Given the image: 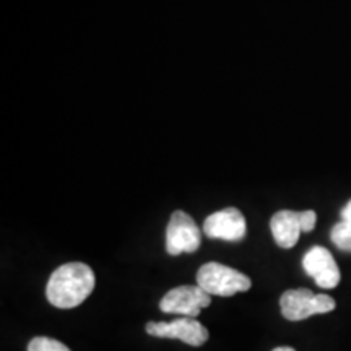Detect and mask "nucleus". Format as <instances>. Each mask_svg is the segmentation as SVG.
<instances>
[{
	"label": "nucleus",
	"instance_id": "f257e3e1",
	"mask_svg": "<svg viewBox=\"0 0 351 351\" xmlns=\"http://www.w3.org/2000/svg\"><path fill=\"white\" fill-rule=\"evenodd\" d=\"M95 283V274L90 265L83 262L64 263L54 270L47 282V301L59 309H72L93 293Z\"/></svg>",
	"mask_w": 351,
	"mask_h": 351
},
{
	"label": "nucleus",
	"instance_id": "f03ea898",
	"mask_svg": "<svg viewBox=\"0 0 351 351\" xmlns=\"http://www.w3.org/2000/svg\"><path fill=\"white\" fill-rule=\"evenodd\" d=\"M197 285L212 296L231 298L236 293L251 289L252 282L247 275L241 274L239 270L218 262H208L197 271Z\"/></svg>",
	"mask_w": 351,
	"mask_h": 351
},
{
	"label": "nucleus",
	"instance_id": "7ed1b4c3",
	"mask_svg": "<svg viewBox=\"0 0 351 351\" xmlns=\"http://www.w3.org/2000/svg\"><path fill=\"white\" fill-rule=\"evenodd\" d=\"M335 301L327 295H314L311 289H288L280 298V307L285 319L304 320L314 314H327L335 309Z\"/></svg>",
	"mask_w": 351,
	"mask_h": 351
},
{
	"label": "nucleus",
	"instance_id": "20e7f679",
	"mask_svg": "<svg viewBox=\"0 0 351 351\" xmlns=\"http://www.w3.org/2000/svg\"><path fill=\"white\" fill-rule=\"evenodd\" d=\"M202 244V231L191 215L176 210L166 228V252L179 256L182 252H195Z\"/></svg>",
	"mask_w": 351,
	"mask_h": 351
},
{
	"label": "nucleus",
	"instance_id": "39448f33",
	"mask_svg": "<svg viewBox=\"0 0 351 351\" xmlns=\"http://www.w3.org/2000/svg\"><path fill=\"white\" fill-rule=\"evenodd\" d=\"M212 304V295L204 288L182 285L166 293L160 301V309L166 314H181L186 317H197L202 309Z\"/></svg>",
	"mask_w": 351,
	"mask_h": 351
},
{
	"label": "nucleus",
	"instance_id": "423d86ee",
	"mask_svg": "<svg viewBox=\"0 0 351 351\" xmlns=\"http://www.w3.org/2000/svg\"><path fill=\"white\" fill-rule=\"evenodd\" d=\"M147 333L158 339L181 340L191 346H202L207 343L210 333L195 317L176 319L173 322H148L145 327Z\"/></svg>",
	"mask_w": 351,
	"mask_h": 351
},
{
	"label": "nucleus",
	"instance_id": "0eeeda50",
	"mask_svg": "<svg viewBox=\"0 0 351 351\" xmlns=\"http://www.w3.org/2000/svg\"><path fill=\"white\" fill-rule=\"evenodd\" d=\"M302 267H304L307 275L313 276L317 287L326 289L339 287L341 278L340 269L328 249L314 245L302 258Z\"/></svg>",
	"mask_w": 351,
	"mask_h": 351
},
{
	"label": "nucleus",
	"instance_id": "6e6552de",
	"mask_svg": "<svg viewBox=\"0 0 351 351\" xmlns=\"http://www.w3.org/2000/svg\"><path fill=\"white\" fill-rule=\"evenodd\" d=\"M245 218L238 208L228 207L210 215L204 221V232L212 239L241 241L245 236Z\"/></svg>",
	"mask_w": 351,
	"mask_h": 351
},
{
	"label": "nucleus",
	"instance_id": "1a4fd4ad",
	"mask_svg": "<svg viewBox=\"0 0 351 351\" xmlns=\"http://www.w3.org/2000/svg\"><path fill=\"white\" fill-rule=\"evenodd\" d=\"M301 212H293V210H280L270 219V230L274 234L276 245L282 249L295 247L301 230Z\"/></svg>",
	"mask_w": 351,
	"mask_h": 351
},
{
	"label": "nucleus",
	"instance_id": "9d476101",
	"mask_svg": "<svg viewBox=\"0 0 351 351\" xmlns=\"http://www.w3.org/2000/svg\"><path fill=\"white\" fill-rule=\"evenodd\" d=\"M330 239L341 251L351 252V225L345 221L337 223L330 231Z\"/></svg>",
	"mask_w": 351,
	"mask_h": 351
},
{
	"label": "nucleus",
	"instance_id": "9b49d317",
	"mask_svg": "<svg viewBox=\"0 0 351 351\" xmlns=\"http://www.w3.org/2000/svg\"><path fill=\"white\" fill-rule=\"evenodd\" d=\"M28 351H70L62 341L49 339V337H34L28 343Z\"/></svg>",
	"mask_w": 351,
	"mask_h": 351
},
{
	"label": "nucleus",
	"instance_id": "f8f14e48",
	"mask_svg": "<svg viewBox=\"0 0 351 351\" xmlns=\"http://www.w3.org/2000/svg\"><path fill=\"white\" fill-rule=\"evenodd\" d=\"M300 218H301L302 232H311L314 230L315 223H317V215H315L314 210H306V212H301Z\"/></svg>",
	"mask_w": 351,
	"mask_h": 351
},
{
	"label": "nucleus",
	"instance_id": "ddd939ff",
	"mask_svg": "<svg viewBox=\"0 0 351 351\" xmlns=\"http://www.w3.org/2000/svg\"><path fill=\"white\" fill-rule=\"evenodd\" d=\"M340 215H341V221H345V223H348V225H351V200L345 205Z\"/></svg>",
	"mask_w": 351,
	"mask_h": 351
},
{
	"label": "nucleus",
	"instance_id": "4468645a",
	"mask_svg": "<svg viewBox=\"0 0 351 351\" xmlns=\"http://www.w3.org/2000/svg\"><path fill=\"white\" fill-rule=\"evenodd\" d=\"M271 351H296V350L291 348V346H278V348H275Z\"/></svg>",
	"mask_w": 351,
	"mask_h": 351
}]
</instances>
